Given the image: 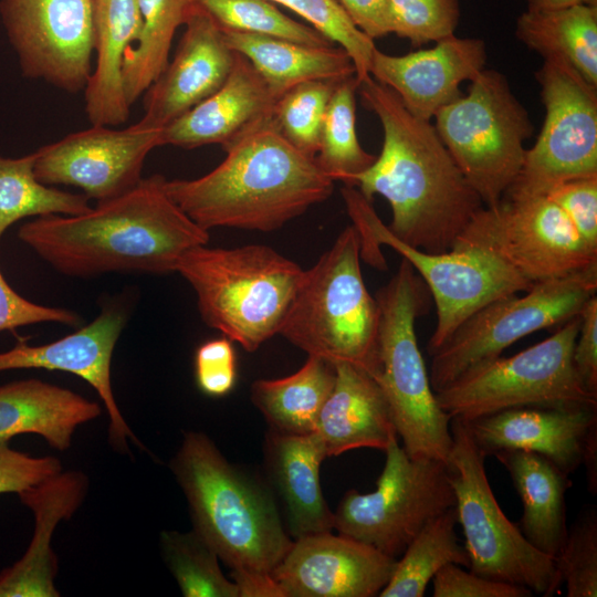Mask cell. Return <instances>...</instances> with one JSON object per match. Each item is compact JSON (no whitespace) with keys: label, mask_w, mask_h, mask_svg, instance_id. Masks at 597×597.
I'll return each instance as SVG.
<instances>
[{"label":"cell","mask_w":597,"mask_h":597,"mask_svg":"<svg viewBox=\"0 0 597 597\" xmlns=\"http://www.w3.org/2000/svg\"><path fill=\"white\" fill-rule=\"evenodd\" d=\"M364 105L379 119V156L347 186L373 201L384 197L392 213L389 231L430 253L450 251L473 216L484 207L430 121L413 116L398 95L371 76L358 85Z\"/></svg>","instance_id":"6da1fadb"},{"label":"cell","mask_w":597,"mask_h":597,"mask_svg":"<svg viewBox=\"0 0 597 597\" xmlns=\"http://www.w3.org/2000/svg\"><path fill=\"white\" fill-rule=\"evenodd\" d=\"M166 178L151 175L87 211L36 217L19 239L57 272L90 277L112 272H176L188 250L208 244L209 231L171 199Z\"/></svg>","instance_id":"7a4b0ae2"},{"label":"cell","mask_w":597,"mask_h":597,"mask_svg":"<svg viewBox=\"0 0 597 597\" xmlns=\"http://www.w3.org/2000/svg\"><path fill=\"white\" fill-rule=\"evenodd\" d=\"M224 151L206 175L165 184L179 208L207 231H274L333 193L335 181L281 134L273 117Z\"/></svg>","instance_id":"3957f363"},{"label":"cell","mask_w":597,"mask_h":597,"mask_svg":"<svg viewBox=\"0 0 597 597\" xmlns=\"http://www.w3.org/2000/svg\"><path fill=\"white\" fill-rule=\"evenodd\" d=\"M192 530L232 569L272 573L293 540L273 493L262 480L231 463L203 432H186L170 461Z\"/></svg>","instance_id":"277c9868"},{"label":"cell","mask_w":597,"mask_h":597,"mask_svg":"<svg viewBox=\"0 0 597 597\" xmlns=\"http://www.w3.org/2000/svg\"><path fill=\"white\" fill-rule=\"evenodd\" d=\"M176 272L192 287L201 320L249 353L280 333L304 270L265 244L195 247Z\"/></svg>","instance_id":"5b68a950"},{"label":"cell","mask_w":597,"mask_h":597,"mask_svg":"<svg viewBox=\"0 0 597 597\" xmlns=\"http://www.w3.org/2000/svg\"><path fill=\"white\" fill-rule=\"evenodd\" d=\"M426 285L401 259L376 293L379 310L376 363L371 374L389 405L405 451L415 459L446 462L452 448L451 418L438 406L416 334L427 307Z\"/></svg>","instance_id":"8992f818"},{"label":"cell","mask_w":597,"mask_h":597,"mask_svg":"<svg viewBox=\"0 0 597 597\" xmlns=\"http://www.w3.org/2000/svg\"><path fill=\"white\" fill-rule=\"evenodd\" d=\"M360 251L358 230L346 227L304 270L279 334L307 355L349 363L371 375L379 310L363 277Z\"/></svg>","instance_id":"52a82bcc"},{"label":"cell","mask_w":597,"mask_h":597,"mask_svg":"<svg viewBox=\"0 0 597 597\" xmlns=\"http://www.w3.org/2000/svg\"><path fill=\"white\" fill-rule=\"evenodd\" d=\"M346 210L358 230L360 256L368 264L387 268L379 245L390 247L407 260L430 291L437 324L427 350L431 356L474 312L503 296L528 290L533 284L496 258L474 249L430 253L398 240L380 220L373 201L354 186L341 188Z\"/></svg>","instance_id":"ba28073f"},{"label":"cell","mask_w":597,"mask_h":597,"mask_svg":"<svg viewBox=\"0 0 597 597\" xmlns=\"http://www.w3.org/2000/svg\"><path fill=\"white\" fill-rule=\"evenodd\" d=\"M470 83L433 126L483 205L494 207L522 168L534 125L501 72L484 69Z\"/></svg>","instance_id":"9c48e42d"},{"label":"cell","mask_w":597,"mask_h":597,"mask_svg":"<svg viewBox=\"0 0 597 597\" xmlns=\"http://www.w3.org/2000/svg\"><path fill=\"white\" fill-rule=\"evenodd\" d=\"M579 314L537 344L468 368L434 392L438 406L463 421L528 406L597 407V395L582 383L573 365Z\"/></svg>","instance_id":"30bf717a"},{"label":"cell","mask_w":597,"mask_h":597,"mask_svg":"<svg viewBox=\"0 0 597 597\" xmlns=\"http://www.w3.org/2000/svg\"><path fill=\"white\" fill-rule=\"evenodd\" d=\"M452 448L446 461L465 538L469 569L483 577L552 596L562 584L552 557L536 549L500 507L491 489L486 455L464 421L452 418Z\"/></svg>","instance_id":"8fae6325"},{"label":"cell","mask_w":597,"mask_h":597,"mask_svg":"<svg viewBox=\"0 0 597 597\" xmlns=\"http://www.w3.org/2000/svg\"><path fill=\"white\" fill-rule=\"evenodd\" d=\"M394 437L369 493L347 491L334 512L337 533L398 559L432 520L455 506L446 462L411 458Z\"/></svg>","instance_id":"7c38bea8"},{"label":"cell","mask_w":597,"mask_h":597,"mask_svg":"<svg viewBox=\"0 0 597 597\" xmlns=\"http://www.w3.org/2000/svg\"><path fill=\"white\" fill-rule=\"evenodd\" d=\"M596 290L597 264L484 305L431 355L432 390H440L473 365L500 356L519 339L563 325L580 313Z\"/></svg>","instance_id":"4fadbf2b"},{"label":"cell","mask_w":597,"mask_h":597,"mask_svg":"<svg viewBox=\"0 0 597 597\" xmlns=\"http://www.w3.org/2000/svg\"><path fill=\"white\" fill-rule=\"evenodd\" d=\"M545 118L505 199L545 196L570 179L597 176V85L561 57L535 74Z\"/></svg>","instance_id":"5bb4252c"},{"label":"cell","mask_w":597,"mask_h":597,"mask_svg":"<svg viewBox=\"0 0 597 597\" xmlns=\"http://www.w3.org/2000/svg\"><path fill=\"white\" fill-rule=\"evenodd\" d=\"M452 249L485 252L534 284L597 264V250L576 232L563 210L546 196L505 199L483 207Z\"/></svg>","instance_id":"9a60e30c"},{"label":"cell","mask_w":597,"mask_h":597,"mask_svg":"<svg viewBox=\"0 0 597 597\" xmlns=\"http://www.w3.org/2000/svg\"><path fill=\"white\" fill-rule=\"evenodd\" d=\"M0 15L22 74L69 93L93 72V0H0Z\"/></svg>","instance_id":"2e32d148"},{"label":"cell","mask_w":597,"mask_h":597,"mask_svg":"<svg viewBox=\"0 0 597 597\" xmlns=\"http://www.w3.org/2000/svg\"><path fill=\"white\" fill-rule=\"evenodd\" d=\"M163 145V128L142 122L122 129L92 125L42 146L34 172L48 186L65 185L97 201L135 187L148 154Z\"/></svg>","instance_id":"e0dca14e"},{"label":"cell","mask_w":597,"mask_h":597,"mask_svg":"<svg viewBox=\"0 0 597 597\" xmlns=\"http://www.w3.org/2000/svg\"><path fill=\"white\" fill-rule=\"evenodd\" d=\"M597 407L528 406L464 421L485 455L503 450L536 452L568 475L586 469L588 490L597 492ZM463 421V420H462Z\"/></svg>","instance_id":"ac0fdd59"},{"label":"cell","mask_w":597,"mask_h":597,"mask_svg":"<svg viewBox=\"0 0 597 597\" xmlns=\"http://www.w3.org/2000/svg\"><path fill=\"white\" fill-rule=\"evenodd\" d=\"M396 562L331 531L293 540L271 574L285 597H374L389 582Z\"/></svg>","instance_id":"d6986e66"},{"label":"cell","mask_w":597,"mask_h":597,"mask_svg":"<svg viewBox=\"0 0 597 597\" xmlns=\"http://www.w3.org/2000/svg\"><path fill=\"white\" fill-rule=\"evenodd\" d=\"M125 314L118 307H105L90 324L42 345L20 341L13 348L0 352V371L46 369L73 374L90 384L103 401L109 419V442L126 450L137 438L125 421L112 386V357L125 326Z\"/></svg>","instance_id":"ffe728a7"},{"label":"cell","mask_w":597,"mask_h":597,"mask_svg":"<svg viewBox=\"0 0 597 597\" xmlns=\"http://www.w3.org/2000/svg\"><path fill=\"white\" fill-rule=\"evenodd\" d=\"M184 25L172 60L144 93L139 122L146 125L164 128L217 92L233 67L235 52L222 29L197 3Z\"/></svg>","instance_id":"44dd1931"},{"label":"cell","mask_w":597,"mask_h":597,"mask_svg":"<svg viewBox=\"0 0 597 597\" xmlns=\"http://www.w3.org/2000/svg\"><path fill=\"white\" fill-rule=\"evenodd\" d=\"M405 55L375 49L369 75L388 86L413 116L431 121L446 105L461 96L460 85L485 69L486 45L479 38L455 34Z\"/></svg>","instance_id":"7402d4cb"},{"label":"cell","mask_w":597,"mask_h":597,"mask_svg":"<svg viewBox=\"0 0 597 597\" xmlns=\"http://www.w3.org/2000/svg\"><path fill=\"white\" fill-rule=\"evenodd\" d=\"M277 98L250 61L235 52L233 67L212 95L163 128V145L192 149L219 144L223 150L273 117Z\"/></svg>","instance_id":"603a6c76"},{"label":"cell","mask_w":597,"mask_h":597,"mask_svg":"<svg viewBox=\"0 0 597 597\" xmlns=\"http://www.w3.org/2000/svg\"><path fill=\"white\" fill-rule=\"evenodd\" d=\"M87 488L84 473L61 470L18 494L34 515V533L23 556L0 573V597L60 596L54 585L57 558L51 547L52 535L81 506Z\"/></svg>","instance_id":"cb8c5ba5"},{"label":"cell","mask_w":597,"mask_h":597,"mask_svg":"<svg viewBox=\"0 0 597 597\" xmlns=\"http://www.w3.org/2000/svg\"><path fill=\"white\" fill-rule=\"evenodd\" d=\"M264 465L280 495L292 540L331 532L334 512L323 495L320 468L327 458L321 437L287 434L269 429L264 439Z\"/></svg>","instance_id":"d4e9b609"},{"label":"cell","mask_w":597,"mask_h":597,"mask_svg":"<svg viewBox=\"0 0 597 597\" xmlns=\"http://www.w3.org/2000/svg\"><path fill=\"white\" fill-rule=\"evenodd\" d=\"M335 383L316 423L327 458L359 448L385 451L398 437L387 399L366 370L336 363Z\"/></svg>","instance_id":"484cf974"},{"label":"cell","mask_w":597,"mask_h":597,"mask_svg":"<svg viewBox=\"0 0 597 597\" xmlns=\"http://www.w3.org/2000/svg\"><path fill=\"white\" fill-rule=\"evenodd\" d=\"M93 72L84 92L85 113L92 125L117 126L130 113L123 85L126 51L143 25L138 0H93Z\"/></svg>","instance_id":"4316f807"},{"label":"cell","mask_w":597,"mask_h":597,"mask_svg":"<svg viewBox=\"0 0 597 597\" xmlns=\"http://www.w3.org/2000/svg\"><path fill=\"white\" fill-rule=\"evenodd\" d=\"M100 413L96 401L40 379L0 386V441L33 433L64 451L70 448L76 429Z\"/></svg>","instance_id":"83f0119b"},{"label":"cell","mask_w":597,"mask_h":597,"mask_svg":"<svg viewBox=\"0 0 597 597\" xmlns=\"http://www.w3.org/2000/svg\"><path fill=\"white\" fill-rule=\"evenodd\" d=\"M494 457L509 472L523 505L516 525L536 549L554 559L567 534L568 474L532 451L503 450Z\"/></svg>","instance_id":"f1b7e54d"},{"label":"cell","mask_w":597,"mask_h":597,"mask_svg":"<svg viewBox=\"0 0 597 597\" xmlns=\"http://www.w3.org/2000/svg\"><path fill=\"white\" fill-rule=\"evenodd\" d=\"M222 31L229 48L250 61L277 100L304 82L342 81L356 75L348 53L335 44L311 46L253 33Z\"/></svg>","instance_id":"f546056e"},{"label":"cell","mask_w":597,"mask_h":597,"mask_svg":"<svg viewBox=\"0 0 597 597\" xmlns=\"http://www.w3.org/2000/svg\"><path fill=\"white\" fill-rule=\"evenodd\" d=\"M334 383V364L308 355L304 365L290 376L253 381L251 400L265 418L269 429L307 434L315 431Z\"/></svg>","instance_id":"4dcf8cb0"},{"label":"cell","mask_w":597,"mask_h":597,"mask_svg":"<svg viewBox=\"0 0 597 597\" xmlns=\"http://www.w3.org/2000/svg\"><path fill=\"white\" fill-rule=\"evenodd\" d=\"M515 35L543 59L561 57L597 85V6L527 8L516 20Z\"/></svg>","instance_id":"1f68e13d"},{"label":"cell","mask_w":597,"mask_h":597,"mask_svg":"<svg viewBox=\"0 0 597 597\" xmlns=\"http://www.w3.org/2000/svg\"><path fill=\"white\" fill-rule=\"evenodd\" d=\"M140 34L124 55L123 85L132 106L157 80L169 61L172 39L184 25L195 0H138Z\"/></svg>","instance_id":"d6a6232c"},{"label":"cell","mask_w":597,"mask_h":597,"mask_svg":"<svg viewBox=\"0 0 597 597\" xmlns=\"http://www.w3.org/2000/svg\"><path fill=\"white\" fill-rule=\"evenodd\" d=\"M455 506L429 522L397 559L380 597H422L434 575L448 564L469 568V556L460 545Z\"/></svg>","instance_id":"836d02e7"},{"label":"cell","mask_w":597,"mask_h":597,"mask_svg":"<svg viewBox=\"0 0 597 597\" xmlns=\"http://www.w3.org/2000/svg\"><path fill=\"white\" fill-rule=\"evenodd\" d=\"M35 151L9 158L0 155V238L17 221L50 214L87 211L90 199L42 184L35 176Z\"/></svg>","instance_id":"e575fe53"},{"label":"cell","mask_w":597,"mask_h":597,"mask_svg":"<svg viewBox=\"0 0 597 597\" xmlns=\"http://www.w3.org/2000/svg\"><path fill=\"white\" fill-rule=\"evenodd\" d=\"M355 76L339 81L329 98L322 125L315 163L334 181L347 185L376 160L360 145L356 132Z\"/></svg>","instance_id":"d590c367"},{"label":"cell","mask_w":597,"mask_h":597,"mask_svg":"<svg viewBox=\"0 0 597 597\" xmlns=\"http://www.w3.org/2000/svg\"><path fill=\"white\" fill-rule=\"evenodd\" d=\"M163 557L185 597H239L223 574L216 551L193 530L163 531Z\"/></svg>","instance_id":"8d00e7d4"},{"label":"cell","mask_w":597,"mask_h":597,"mask_svg":"<svg viewBox=\"0 0 597 597\" xmlns=\"http://www.w3.org/2000/svg\"><path fill=\"white\" fill-rule=\"evenodd\" d=\"M222 30L284 39L311 46L334 45L312 25L282 13L268 0H195Z\"/></svg>","instance_id":"74e56055"},{"label":"cell","mask_w":597,"mask_h":597,"mask_svg":"<svg viewBox=\"0 0 597 597\" xmlns=\"http://www.w3.org/2000/svg\"><path fill=\"white\" fill-rule=\"evenodd\" d=\"M339 81H308L279 97L273 119L281 134L301 153L315 159L329 98Z\"/></svg>","instance_id":"f35d334b"},{"label":"cell","mask_w":597,"mask_h":597,"mask_svg":"<svg viewBox=\"0 0 597 597\" xmlns=\"http://www.w3.org/2000/svg\"><path fill=\"white\" fill-rule=\"evenodd\" d=\"M281 4L310 23L331 42L344 49L355 66L356 80L369 77L374 40L362 32L335 0H268Z\"/></svg>","instance_id":"ab89813d"},{"label":"cell","mask_w":597,"mask_h":597,"mask_svg":"<svg viewBox=\"0 0 597 597\" xmlns=\"http://www.w3.org/2000/svg\"><path fill=\"white\" fill-rule=\"evenodd\" d=\"M567 597L597 596V512L586 509L567 528L554 558Z\"/></svg>","instance_id":"60d3db41"},{"label":"cell","mask_w":597,"mask_h":597,"mask_svg":"<svg viewBox=\"0 0 597 597\" xmlns=\"http://www.w3.org/2000/svg\"><path fill=\"white\" fill-rule=\"evenodd\" d=\"M460 0H388L389 32L413 46L453 35Z\"/></svg>","instance_id":"b9f144b4"},{"label":"cell","mask_w":597,"mask_h":597,"mask_svg":"<svg viewBox=\"0 0 597 597\" xmlns=\"http://www.w3.org/2000/svg\"><path fill=\"white\" fill-rule=\"evenodd\" d=\"M545 196L563 210L586 244L597 250V176L563 181Z\"/></svg>","instance_id":"7bdbcfd3"},{"label":"cell","mask_w":597,"mask_h":597,"mask_svg":"<svg viewBox=\"0 0 597 597\" xmlns=\"http://www.w3.org/2000/svg\"><path fill=\"white\" fill-rule=\"evenodd\" d=\"M195 377L207 396L229 394L237 380V357L232 342L222 336L201 344L195 354Z\"/></svg>","instance_id":"ee69618b"},{"label":"cell","mask_w":597,"mask_h":597,"mask_svg":"<svg viewBox=\"0 0 597 597\" xmlns=\"http://www.w3.org/2000/svg\"><path fill=\"white\" fill-rule=\"evenodd\" d=\"M434 597H531L532 590L493 580L458 564H448L432 578Z\"/></svg>","instance_id":"f6af8a7d"},{"label":"cell","mask_w":597,"mask_h":597,"mask_svg":"<svg viewBox=\"0 0 597 597\" xmlns=\"http://www.w3.org/2000/svg\"><path fill=\"white\" fill-rule=\"evenodd\" d=\"M80 322L81 317L71 310L36 304L21 296L0 270V332L39 323L76 326Z\"/></svg>","instance_id":"bcb514c9"},{"label":"cell","mask_w":597,"mask_h":597,"mask_svg":"<svg viewBox=\"0 0 597 597\" xmlns=\"http://www.w3.org/2000/svg\"><path fill=\"white\" fill-rule=\"evenodd\" d=\"M61 470L55 457H32L0 441V494H19Z\"/></svg>","instance_id":"7dc6e473"},{"label":"cell","mask_w":597,"mask_h":597,"mask_svg":"<svg viewBox=\"0 0 597 597\" xmlns=\"http://www.w3.org/2000/svg\"><path fill=\"white\" fill-rule=\"evenodd\" d=\"M580 323L573 348V365L584 386L597 395V297H590L579 313Z\"/></svg>","instance_id":"c3c4849f"},{"label":"cell","mask_w":597,"mask_h":597,"mask_svg":"<svg viewBox=\"0 0 597 597\" xmlns=\"http://www.w3.org/2000/svg\"><path fill=\"white\" fill-rule=\"evenodd\" d=\"M352 22L375 40L389 34L388 0H335Z\"/></svg>","instance_id":"681fc988"},{"label":"cell","mask_w":597,"mask_h":597,"mask_svg":"<svg viewBox=\"0 0 597 597\" xmlns=\"http://www.w3.org/2000/svg\"><path fill=\"white\" fill-rule=\"evenodd\" d=\"M231 577L239 597H285L272 574L250 569H232Z\"/></svg>","instance_id":"f907efd6"},{"label":"cell","mask_w":597,"mask_h":597,"mask_svg":"<svg viewBox=\"0 0 597 597\" xmlns=\"http://www.w3.org/2000/svg\"><path fill=\"white\" fill-rule=\"evenodd\" d=\"M576 3L597 6V0H527L528 9H555Z\"/></svg>","instance_id":"816d5d0a"}]
</instances>
